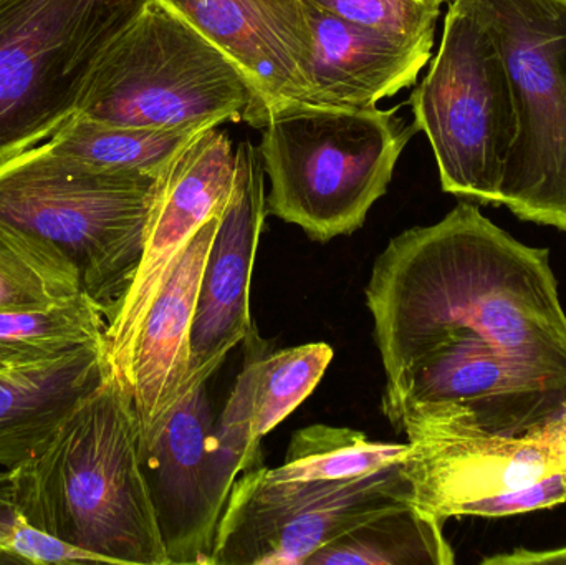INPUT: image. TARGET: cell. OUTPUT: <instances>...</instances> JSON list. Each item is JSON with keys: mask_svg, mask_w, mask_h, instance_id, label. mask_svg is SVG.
Instances as JSON below:
<instances>
[{"mask_svg": "<svg viewBox=\"0 0 566 565\" xmlns=\"http://www.w3.org/2000/svg\"><path fill=\"white\" fill-rule=\"evenodd\" d=\"M366 304L396 430L524 438L565 420L566 314L551 251L512 238L478 206L392 238Z\"/></svg>", "mask_w": 566, "mask_h": 565, "instance_id": "cell-1", "label": "cell"}, {"mask_svg": "<svg viewBox=\"0 0 566 565\" xmlns=\"http://www.w3.org/2000/svg\"><path fill=\"white\" fill-rule=\"evenodd\" d=\"M12 470L33 530L102 564L171 565L143 473L135 404L113 370Z\"/></svg>", "mask_w": 566, "mask_h": 565, "instance_id": "cell-2", "label": "cell"}, {"mask_svg": "<svg viewBox=\"0 0 566 565\" xmlns=\"http://www.w3.org/2000/svg\"><path fill=\"white\" fill-rule=\"evenodd\" d=\"M156 182L40 143L0 161V219L55 245L109 324L142 262Z\"/></svg>", "mask_w": 566, "mask_h": 565, "instance_id": "cell-3", "label": "cell"}, {"mask_svg": "<svg viewBox=\"0 0 566 565\" xmlns=\"http://www.w3.org/2000/svg\"><path fill=\"white\" fill-rule=\"evenodd\" d=\"M398 109L298 102L272 113L258 149L269 215L316 242L358 231L418 132Z\"/></svg>", "mask_w": 566, "mask_h": 565, "instance_id": "cell-4", "label": "cell"}, {"mask_svg": "<svg viewBox=\"0 0 566 565\" xmlns=\"http://www.w3.org/2000/svg\"><path fill=\"white\" fill-rule=\"evenodd\" d=\"M254 95L241 70L159 0L109 45L75 115L153 129L248 122Z\"/></svg>", "mask_w": 566, "mask_h": 565, "instance_id": "cell-5", "label": "cell"}, {"mask_svg": "<svg viewBox=\"0 0 566 565\" xmlns=\"http://www.w3.org/2000/svg\"><path fill=\"white\" fill-rule=\"evenodd\" d=\"M408 103L412 125L431 143L442 189L501 206L517 100L501 46L469 0H451L441 46Z\"/></svg>", "mask_w": 566, "mask_h": 565, "instance_id": "cell-6", "label": "cell"}, {"mask_svg": "<svg viewBox=\"0 0 566 565\" xmlns=\"http://www.w3.org/2000/svg\"><path fill=\"white\" fill-rule=\"evenodd\" d=\"M151 0H0V161L76 112L103 53Z\"/></svg>", "mask_w": 566, "mask_h": 565, "instance_id": "cell-7", "label": "cell"}, {"mask_svg": "<svg viewBox=\"0 0 566 565\" xmlns=\"http://www.w3.org/2000/svg\"><path fill=\"white\" fill-rule=\"evenodd\" d=\"M501 46L518 136L501 206L566 232V0H469Z\"/></svg>", "mask_w": 566, "mask_h": 565, "instance_id": "cell-8", "label": "cell"}, {"mask_svg": "<svg viewBox=\"0 0 566 565\" xmlns=\"http://www.w3.org/2000/svg\"><path fill=\"white\" fill-rule=\"evenodd\" d=\"M562 423V421H560ZM554 425L509 438L458 428L405 425L412 504L451 517H505L566 504V458Z\"/></svg>", "mask_w": 566, "mask_h": 565, "instance_id": "cell-9", "label": "cell"}, {"mask_svg": "<svg viewBox=\"0 0 566 565\" xmlns=\"http://www.w3.org/2000/svg\"><path fill=\"white\" fill-rule=\"evenodd\" d=\"M412 504L405 463L343 481L269 480L261 463L235 480L211 565H306L369 517Z\"/></svg>", "mask_w": 566, "mask_h": 565, "instance_id": "cell-10", "label": "cell"}, {"mask_svg": "<svg viewBox=\"0 0 566 565\" xmlns=\"http://www.w3.org/2000/svg\"><path fill=\"white\" fill-rule=\"evenodd\" d=\"M214 375H189L175 407L139 433L143 473L171 565H211L228 504L211 454L216 418L208 385Z\"/></svg>", "mask_w": 566, "mask_h": 565, "instance_id": "cell-11", "label": "cell"}, {"mask_svg": "<svg viewBox=\"0 0 566 565\" xmlns=\"http://www.w3.org/2000/svg\"><path fill=\"white\" fill-rule=\"evenodd\" d=\"M235 175L238 155L231 138L209 128L182 146L158 176L138 272L106 331L113 372L125 360L149 304L182 249L228 205Z\"/></svg>", "mask_w": 566, "mask_h": 565, "instance_id": "cell-12", "label": "cell"}, {"mask_svg": "<svg viewBox=\"0 0 566 565\" xmlns=\"http://www.w3.org/2000/svg\"><path fill=\"white\" fill-rule=\"evenodd\" d=\"M239 70L254 95L249 125L290 103H315L313 35L303 0H159Z\"/></svg>", "mask_w": 566, "mask_h": 565, "instance_id": "cell-13", "label": "cell"}, {"mask_svg": "<svg viewBox=\"0 0 566 565\" xmlns=\"http://www.w3.org/2000/svg\"><path fill=\"white\" fill-rule=\"evenodd\" d=\"M238 175L206 261L191 331V370L218 374L228 355L255 331L251 281L268 218L265 172L251 142L235 148Z\"/></svg>", "mask_w": 566, "mask_h": 565, "instance_id": "cell-14", "label": "cell"}, {"mask_svg": "<svg viewBox=\"0 0 566 565\" xmlns=\"http://www.w3.org/2000/svg\"><path fill=\"white\" fill-rule=\"evenodd\" d=\"M222 212L212 216L182 249L149 304L125 360L113 372L132 395L139 433L151 430L175 407L188 380L199 289Z\"/></svg>", "mask_w": 566, "mask_h": 565, "instance_id": "cell-15", "label": "cell"}, {"mask_svg": "<svg viewBox=\"0 0 566 565\" xmlns=\"http://www.w3.org/2000/svg\"><path fill=\"white\" fill-rule=\"evenodd\" d=\"M313 35V90L322 105L371 108L415 85L434 43L355 25L303 0Z\"/></svg>", "mask_w": 566, "mask_h": 565, "instance_id": "cell-16", "label": "cell"}, {"mask_svg": "<svg viewBox=\"0 0 566 565\" xmlns=\"http://www.w3.org/2000/svg\"><path fill=\"white\" fill-rule=\"evenodd\" d=\"M109 370L108 342H102L49 367L0 374V467H17L42 450Z\"/></svg>", "mask_w": 566, "mask_h": 565, "instance_id": "cell-17", "label": "cell"}, {"mask_svg": "<svg viewBox=\"0 0 566 565\" xmlns=\"http://www.w3.org/2000/svg\"><path fill=\"white\" fill-rule=\"evenodd\" d=\"M108 321L86 294L46 307L0 311V374L49 367L106 342Z\"/></svg>", "mask_w": 566, "mask_h": 565, "instance_id": "cell-18", "label": "cell"}, {"mask_svg": "<svg viewBox=\"0 0 566 565\" xmlns=\"http://www.w3.org/2000/svg\"><path fill=\"white\" fill-rule=\"evenodd\" d=\"M444 523L415 504L395 508L346 531L306 565H452Z\"/></svg>", "mask_w": 566, "mask_h": 565, "instance_id": "cell-19", "label": "cell"}, {"mask_svg": "<svg viewBox=\"0 0 566 565\" xmlns=\"http://www.w3.org/2000/svg\"><path fill=\"white\" fill-rule=\"evenodd\" d=\"M408 454L409 443H382L363 431L312 425L295 431L282 467H264V474L277 483L353 480L405 463Z\"/></svg>", "mask_w": 566, "mask_h": 565, "instance_id": "cell-20", "label": "cell"}, {"mask_svg": "<svg viewBox=\"0 0 566 565\" xmlns=\"http://www.w3.org/2000/svg\"><path fill=\"white\" fill-rule=\"evenodd\" d=\"M199 133L189 129L135 128L73 115L50 136L49 142L59 151L88 165L158 178L172 156Z\"/></svg>", "mask_w": 566, "mask_h": 565, "instance_id": "cell-21", "label": "cell"}, {"mask_svg": "<svg viewBox=\"0 0 566 565\" xmlns=\"http://www.w3.org/2000/svg\"><path fill=\"white\" fill-rule=\"evenodd\" d=\"M80 294L78 272L55 245L0 219V311L46 307Z\"/></svg>", "mask_w": 566, "mask_h": 565, "instance_id": "cell-22", "label": "cell"}, {"mask_svg": "<svg viewBox=\"0 0 566 565\" xmlns=\"http://www.w3.org/2000/svg\"><path fill=\"white\" fill-rule=\"evenodd\" d=\"M333 348L323 342L281 352H262L255 362L252 387L251 433L261 444L277 425L315 390L332 364Z\"/></svg>", "mask_w": 566, "mask_h": 565, "instance_id": "cell-23", "label": "cell"}, {"mask_svg": "<svg viewBox=\"0 0 566 565\" xmlns=\"http://www.w3.org/2000/svg\"><path fill=\"white\" fill-rule=\"evenodd\" d=\"M346 22L399 36L434 43L441 3L436 0H308Z\"/></svg>", "mask_w": 566, "mask_h": 565, "instance_id": "cell-24", "label": "cell"}, {"mask_svg": "<svg viewBox=\"0 0 566 565\" xmlns=\"http://www.w3.org/2000/svg\"><path fill=\"white\" fill-rule=\"evenodd\" d=\"M0 550L9 563L36 565L102 564L98 557L60 543L33 530L17 504L15 474L12 468L0 471Z\"/></svg>", "mask_w": 566, "mask_h": 565, "instance_id": "cell-25", "label": "cell"}, {"mask_svg": "<svg viewBox=\"0 0 566 565\" xmlns=\"http://www.w3.org/2000/svg\"><path fill=\"white\" fill-rule=\"evenodd\" d=\"M485 565H544V564H566V547L555 551H524L517 550L514 553L499 554V556L489 557L482 561Z\"/></svg>", "mask_w": 566, "mask_h": 565, "instance_id": "cell-26", "label": "cell"}, {"mask_svg": "<svg viewBox=\"0 0 566 565\" xmlns=\"http://www.w3.org/2000/svg\"><path fill=\"white\" fill-rule=\"evenodd\" d=\"M558 444H560L562 454L566 458V418L558 428Z\"/></svg>", "mask_w": 566, "mask_h": 565, "instance_id": "cell-27", "label": "cell"}, {"mask_svg": "<svg viewBox=\"0 0 566 565\" xmlns=\"http://www.w3.org/2000/svg\"><path fill=\"white\" fill-rule=\"evenodd\" d=\"M2 563H9V561H7L6 553H3L2 550H0V564Z\"/></svg>", "mask_w": 566, "mask_h": 565, "instance_id": "cell-28", "label": "cell"}, {"mask_svg": "<svg viewBox=\"0 0 566 565\" xmlns=\"http://www.w3.org/2000/svg\"><path fill=\"white\" fill-rule=\"evenodd\" d=\"M438 2L444 3V2H451V0H438Z\"/></svg>", "mask_w": 566, "mask_h": 565, "instance_id": "cell-29", "label": "cell"}, {"mask_svg": "<svg viewBox=\"0 0 566 565\" xmlns=\"http://www.w3.org/2000/svg\"><path fill=\"white\" fill-rule=\"evenodd\" d=\"M436 2H438V0H436ZM439 3H441V2H439Z\"/></svg>", "mask_w": 566, "mask_h": 565, "instance_id": "cell-30", "label": "cell"}]
</instances>
